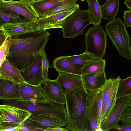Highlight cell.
<instances>
[{
  "mask_svg": "<svg viewBox=\"0 0 131 131\" xmlns=\"http://www.w3.org/2000/svg\"><path fill=\"white\" fill-rule=\"evenodd\" d=\"M50 35L46 30L39 29L9 37V53L6 59L20 70L26 68L44 49Z\"/></svg>",
  "mask_w": 131,
  "mask_h": 131,
  "instance_id": "1",
  "label": "cell"
},
{
  "mask_svg": "<svg viewBox=\"0 0 131 131\" xmlns=\"http://www.w3.org/2000/svg\"><path fill=\"white\" fill-rule=\"evenodd\" d=\"M78 0H66L47 12L42 17L50 16L60 12L71 6L76 4V2Z\"/></svg>",
  "mask_w": 131,
  "mask_h": 131,
  "instance_id": "29",
  "label": "cell"
},
{
  "mask_svg": "<svg viewBox=\"0 0 131 131\" xmlns=\"http://www.w3.org/2000/svg\"><path fill=\"white\" fill-rule=\"evenodd\" d=\"M88 5L87 10L91 21L94 26L100 25L102 19L101 6L97 0H85Z\"/></svg>",
  "mask_w": 131,
  "mask_h": 131,
  "instance_id": "25",
  "label": "cell"
},
{
  "mask_svg": "<svg viewBox=\"0 0 131 131\" xmlns=\"http://www.w3.org/2000/svg\"><path fill=\"white\" fill-rule=\"evenodd\" d=\"M79 8V5L76 4L57 13L38 18L37 20L39 25L40 29L46 30L51 28H60L65 18L76 9Z\"/></svg>",
  "mask_w": 131,
  "mask_h": 131,
  "instance_id": "11",
  "label": "cell"
},
{
  "mask_svg": "<svg viewBox=\"0 0 131 131\" xmlns=\"http://www.w3.org/2000/svg\"><path fill=\"white\" fill-rule=\"evenodd\" d=\"M22 2L28 5L33 2L38 1L42 0H20Z\"/></svg>",
  "mask_w": 131,
  "mask_h": 131,
  "instance_id": "42",
  "label": "cell"
},
{
  "mask_svg": "<svg viewBox=\"0 0 131 131\" xmlns=\"http://www.w3.org/2000/svg\"><path fill=\"white\" fill-rule=\"evenodd\" d=\"M86 51L103 58L107 46V35L102 26L90 27L85 34Z\"/></svg>",
  "mask_w": 131,
  "mask_h": 131,
  "instance_id": "6",
  "label": "cell"
},
{
  "mask_svg": "<svg viewBox=\"0 0 131 131\" xmlns=\"http://www.w3.org/2000/svg\"><path fill=\"white\" fill-rule=\"evenodd\" d=\"M49 67V61L45 51L43 56L42 68L43 76L45 79H48V73Z\"/></svg>",
  "mask_w": 131,
  "mask_h": 131,
  "instance_id": "35",
  "label": "cell"
},
{
  "mask_svg": "<svg viewBox=\"0 0 131 131\" xmlns=\"http://www.w3.org/2000/svg\"></svg>",
  "mask_w": 131,
  "mask_h": 131,
  "instance_id": "46",
  "label": "cell"
},
{
  "mask_svg": "<svg viewBox=\"0 0 131 131\" xmlns=\"http://www.w3.org/2000/svg\"><path fill=\"white\" fill-rule=\"evenodd\" d=\"M81 0V1H84V0Z\"/></svg>",
  "mask_w": 131,
  "mask_h": 131,
  "instance_id": "44",
  "label": "cell"
},
{
  "mask_svg": "<svg viewBox=\"0 0 131 131\" xmlns=\"http://www.w3.org/2000/svg\"><path fill=\"white\" fill-rule=\"evenodd\" d=\"M105 59L96 57L83 66L82 70V75L105 70Z\"/></svg>",
  "mask_w": 131,
  "mask_h": 131,
  "instance_id": "27",
  "label": "cell"
},
{
  "mask_svg": "<svg viewBox=\"0 0 131 131\" xmlns=\"http://www.w3.org/2000/svg\"><path fill=\"white\" fill-rule=\"evenodd\" d=\"M19 84L20 89L19 99L35 102H48L41 85L35 86L25 82Z\"/></svg>",
  "mask_w": 131,
  "mask_h": 131,
  "instance_id": "14",
  "label": "cell"
},
{
  "mask_svg": "<svg viewBox=\"0 0 131 131\" xmlns=\"http://www.w3.org/2000/svg\"><path fill=\"white\" fill-rule=\"evenodd\" d=\"M20 125L0 124V131H20Z\"/></svg>",
  "mask_w": 131,
  "mask_h": 131,
  "instance_id": "36",
  "label": "cell"
},
{
  "mask_svg": "<svg viewBox=\"0 0 131 131\" xmlns=\"http://www.w3.org/2000/svg\"><path fill=\"white\" fill-rule=\"evenodd\" d=\"M82 76L84 87L89 92L101 89L107 80L105 70L85 74Z\"/></svg>",
  "mask_w": 131,
  "mask_h": 131,
  "instance_id": "17",
  "label": "cell"
},
{
  "mask_svg": "<svg viewBox=\"0 0 131 131\" xmlns=\"http://www.w3.org/2000/svg\"><path fill=\"white\" fill-rule=\"evenodd\" d=\"M43 84L42 89L48 101L66 104L65 96L56 79H46Z\"/></svg>",
  "mask_w": 131,
  "mask_h": 131,
  "instance_id": "16",
  "label": "cell"
},
{
  "mask_svg": "<svg viewBox=\"0 0 131 131\" xmlns=\"http://www.w3.org/2000/svg\"><path fill=\"white\" fill-rule=\"evenodd\" d=\"M131 95V75L126 78H120L116 91V98L117 99Z\"/></svg>",
  "mask_w": 131,
  "mask_h": 131,
  "instance_id": "28",
  "label": "cell"
},
{
  "mask_svg": "<svg viewBox=\"0 0 131 131\" xmlns=\"http://www.w3.org/2000/svg\"><path fill=\"white\" fill-rule=\"evenodd\" d=\"M68 57L74 63L84 66L89 61L97 57L85 51L82 54L68 56Z\"/></svg>",
  "mask_w": 131,
  "mask_h": 131,
  "instance_id": "30",
  "label": "cell"
},
{
  "mask_svg": "<svg viewBox=\"0 0 131 131\" xmlns=\"http://www.w3.org/2000/svg\"><path fill=\"white\" fill-rule=\"evenodd\" d=\"M120 120L124 123L131 124V106H128L125 109Z\"/></svg>",
  "mask_w": 131,
  "mask_h": 131,
  "instance_id": "34",
  "label": "cell"
},
{
  "mask_svg": "<svg viewBox=\"0 0 131 131\" xmlns=\"http://www.w3.org/2000/svg\"><path fill=\"white\" fill-rule=\"evenodd\" d=\"M53 67L58 72H62L82 75V70L84 65L74 63L68 56H61L53 61Z\"/></svg>",
  "mask_w": 131,
  "mask_h": 131,
  "instance_id": "18",
  "label": "cell"
},
{
  "mask_svg": "<svg viewBox=\"0 0 131 131\" xmlns=\"http://www.w3.org/2000/svg\"><path fill=\"white\" fill-rule=\"evenodd\" d=\"M120 78L119 76L116 78H110L107 80L105 84L101 88L102 90L101 115L104 111L106 104L116 94Z\"/></svg>",
  "mask_w": 131,
  "mask_h": 131,
  "instance_id": "19",
  "label": "cell"
},
{
  "mask_svg": "<svg viewBox=\"0 0 131 131\" xmlns=\"http://www.w3.org/2000/svg\"><path fill=\"white\" fill-rule=\"evenodd\" d=\"M120 0H107L101 6L102 18L111 21L115 19L117 14Z\"/></svg>",
  "mask_w": 131,
  "mask_h": 131,
  "instance_id": "24",
  "label": "cell"
},
{
  "mask_svg": "<svg viewBox=\"0 0 131 131\" xmlns=\"http://www.w3.org/2000/svg\"><path fill=\"white\" fill-rule=\"evenodd\" d=\"M9 37H8L0 46V69L9 53ZM0 78L6 80L1 76L0 72Z\"/></svg>",
  "mask_w": 131,
  "mask_h": 131,
  "instance_id": "32",
  "label": "cell"
},
{
  "mask_svg": "<svg viewBox=\"0 0 131 131\" xmlns=\"http://www.w3.org/2000/svg\"><path fill=\"white\" fill-rule=\"evenodd\" d=\"M124 4L130 9H131V0H125Z\"/></svg>",
  "mask_w": 131,
  "mask_h": 131,
  "instance_id": "41",
  "label": "cell"
},
{
  "mask_svg": "<svg viewBox=\"0 0 131 131\" xmlns=\"http://www.w3.org/2000/svg\"><path fill=\"white\" fill-rule=\"evenodd\" d=\"M43 50L38 54L33 62L26 68L20 70L25 82L35 86L43 84L46 79L43 73L42 61Z\"/></svg>",
  "mask_w": 131,
  "mask_h": 131,
  "instance_id": "9",
  "label": "cell"
},
{
  "mask_svg": "<svg viewBox=\"0 0 131 131\" xmlns=\"http://www.w3.org/2000/svg\"><path fill=\"white\" fill-rule=\"evenodd\" d=\"M31 114L28 111L7 105H0V124L20 125Z\"/></svg>",
  "mask_w": 131,
  "mask_h": 131,
  "instance_id": "10",
  "label": "cell"
},
{
  "mask_svg": "<svg viewBox=\"0 0 131 131\" xmlns=\"http://www.w3.org/2000/svg\"><path fill=\"white\" fill-rule=\"evenodd\" d=\"M14 0H9V1H14Z\"/></svg>",
  "mask_w": 131,
  "mask_h": 131,
  "instance_id": "43",
  "label": "cell"
},
{
  "mask_svg": "<svg viewBox=\"0 0 131 131\" xmlns=\"http://www.w3.org/2000/svg\"><path fill=\"white\" fill-rule=\"evenodd\" d=\"M8 37H9L3 29L0 28V46Z\"/></svg>",
  "mask_w": 131,
  "mask_h": 131,
  "instance_id": "40",
  "label": "cell"
},
{
  "mask_svg": "<svg viewBox=\"0 0 131 131\" xmlns=\"http://www.w3.org/2000/svg\"><path fill=\"white\" fill-rule=\"evenodd\" d=\"M3 104L26 110L31 114L53 116L67 123V112L64 105L50 101L47 102H35L17 99H3Z\"/></svg>",
  "mask_w": 131,
  "mask_h": 131,
  "instance_id": "3",
  "label": "cell"
},
{
  "mask_svg": "<svg viewBox=\"0 0 131 131\" xmlns=\"http://www.w3.org/2000/svg\"><path fill=\"white\" fill-rule=\"evenodd\" d=\"M1 0H0V1Z\"/></svg>",
  "mask_w": 131,
  "mask_h": 131,
  "instance_id": "47",
  "label": "cell"
},
{
  "mask_svg": "<svg viewBox=\"0 0 131 131\" xmlns=\"http://www.w3.org/2000/svg\"><path fill=\"white\" fill-rule=\"evenodd\" d=\"M102 97L101 88L95 91L88 92L86 98V115L90 122L91 131L101 130Z\"/></svg>",
  "mask_w": 131,
  "mask_h": 131,
  "instance_id": "7",
  "label": "cell"
},
{
  "mask_svg": "<svg viewBox=\"0 0 131 131\" xmlns=\"http://www.w3.org/2000/svg\"><path fill=\"white\" fill-rule=\"evenodd\" d=\"M105 32L119 55L128 60L131 59V39L121 19L109 21L106 25Z\"/></svg>",
  "mask_w": 131,
  "mask_h": 131,
  "instance_id": "4",
  "label": "cell"
},
{
  "mask_svg": "<svg viewBox=\"0 0 131 131\" xmlns=\"http://www.w3.org/2000/svg\"><path fill=\"white\" fill-rule=\"evenodd\" d=\"M66 0H42L30 3L38 18L42 17L47 12Z\"/></svg>",
  "mask_w": 131,
  "mask_h": 131,
  "instance_id": "23",
  "label": "cell"
},
{
  "mask_svg": "<svg viewBox=\"0 0 131 131\" xmlns=\"http://www.w3.org/2000/svg\"><path fill=\"white\" fill-rule=\"evenodd\" d=\"M88 91L84 87L77 88L65 96L67 128L72 131H91L86 115Z\"/></svg>",
  "mask_w": 131,
  "mask_h": 131,
  "instance_id": "2",
  "label": "cell"
},
{
  "mask_svg": "<svg viewBox=\"0 0 131 131\" xmlns=\"http://www.w3.org/2000/svg\"><path fill=\"white\" fill-rule=\"evenodd\" d=\"M4 0L9 1V0Z\"/></svg>",
  "mask_w": 131,
  "mask_h": 131,
  "instance_id": "45",
  "label": "cell"
},
{
  "mask_svg": "<svg viewBox=\"0 0 131 131\" xmlns=\"http://www.w3.org/2000/svg\"><path fill=\"white\" fill-rule=\"evenodd\" d=\"M28 119L45 127H58L67 125V123L57 118L45 115L31 114Z\"/></svg>",
  "mask_w": 131,
  "mask_h": 131,
  "instance_id": "22",
  "label": "cell"
},
{
  "mask_svg": "<svg viewBox=\"0 0 131 131\" xmlns=\"http://www.w3.org/2000/svg\"><path fill=\"white\" fill-rule=\"evenodd\" d=\"M19 98V84L8 80L0 78V99Z\"/></svg>",
  "mask_w": 131,
  "mask_h": 131,
  "instance_id": "21",
  "label": "cell"
},
{
  "mask_svg": "<svg viewBox=\"0 0 131 131\" xmlns=\"http://www.w3.org/2000/svg\"><path fill=\"white\" fill-rule=\"evenodd\" d=\"M116 94L106 104L104 111L101 115V123L107 116L114 106L116 100Z\"/></svg>",
  "mask_w": 131,
  "mask_h": 131,
  "instance_id": "33",
  "label": "cell"
},
{
  "mask_svg": "<svg viewBox=\"0 0 131 131\" xmlns=\"http://www.w3.org/2000/svg\"><path fill=\"white\" fill-rule=\"evenodd\" d=\"M1 28L9 37H16L30 31L40 29L37 20L6 23L3 24Z\"/></svg>",
  "mask_w": 131,
  "mask_h": 131,
  "instance_id": "15",
  "label": "cell"
},
{
  "mask_svg": "<svg viewBox=\"0 0 131 131\" xmlns=\"http://www.w3.org/2000/svg\"><path fill=\"white\" fill-rule=\"evenodd\" d=\"M114 129L117 130L131 131V124L124 123L122 125H118Z\"/></svg>",
  "mask_w": 131,
  "mask_h": 131,
  "instance_id": "38",
  "label": "cell"
},
{
  "mask_svg": "<svg viewBox=\"0 0 131 131\" xmlns=\"http://www.w3.org/2000/svg\"><path fill=\"white\" fill-rule=\"evenodd\" d=\"M46 127L27 119L21 124L19 128L20 130L44 131Z\"/></svg>",
  "mask_w": 131,
  "mask_h": 131,
  "instance_id": "31",
  "label": "cell"
},
{
  "mask_svg": "<svg viewBox=\"0 0 131 131\" xmlns=\"http://www.w3.org/2000/svg\"><path fill=\"white\" fill-rule=\"evenodd\" d=\"M0 72L1 76L5 80L17 84L25 82L20 70L10 63L7 59L0 68Z\"/></svg>",
  "mask_w": 131,
  "mask_h": 131,
  "instance_id": "20",
  "label": "cell"
},
{
  "mask_svg": "<svg viewBox=\"0 0 131 131\" xmlns=\"http://www.w3.org/2000/svg\"><path fill=\"white\" fill-rule=\"evenodd\" d=\"M30 21L24 16L3 9L0 5V28L5 24Z\"/></svg>",
  "mask_w": 131,
  "mask_h": 131,
  "instance_id": "26",
  "label": "cell"
},
{
  "mask_svg": "<svg viewBox=\"0 0 131 131\" xmlns=\"http://www.w3.org/2000/svg\"><path fill=\"white\" fill-rule=\"evenodd\" d=\"M69 130L66 128H62L61 127H46L44 131H68Z\"/></svg>",
  "mask_w": 131,
  "mask_h": 131,
  "instance_id": "39",
  "label": "cell"
},
{
  "mask_svg": "<svg viewBox=\"0 0 131 131\" xmlns=\"http://www.w3.org/2000/svg\"><path fill=\"white\" fill-rule=\"evenodd\" d=\"M56 79L65 96L77 88L84 87L82 75L58 72Z\"/></svg>",
  "mask_w": 131,
  "mask_h": 131,
  "instance_id": "13",
  "label": "cell"
},
{
  "mask_svg": "<svg viewBox=\"0 0 131 131\" xmlns=\"http://www.w3.org/2000/svg\"><path fill=\"white\" fill-rule=\"evenodd\" d=\"M91 24L88 10L77 9L64 20L60 28L62 36L65 38H73L78 35H84L83 30Z\"/></svg>",
  "mask_w": 131,
  "mask_h": 131,
  "instance_id": "5",
  "label": "cell"
},
{
  "mask_svg": "<svg viewBox=\"0 0 131 131\" xmlns=\"http://www.w3.org/2000/svg\"><path fill=\"white\" fill-rule=\"evenodd\" d=\"M130 106H131V95L116 99L109 114L101 123V130L108 131L114 129L119 125L118 122L123 111Z\"/></svg>",
  "mask_w": 131,
  "mask_h": 131,
  "instance_id": "8",
  "label": "cell"
},
{
  "mask_svg": "<svg viewBox=\"0 0 131 131\" xmlns=\"http://www.w3.org/2000/svg\"><path fill=\"white\" fill-rule=\"evenodd\" d=\"M123 23L126 28L131 27V9L124 11L123 13Z\"/></svg>",
  "mask_w": 131,
  "mask_h": 131,
  "instance_id": "37",
  "label": "cell"
},
{
  "mask_svg": "<svg viewBox=\"0 0 131 131\" xmlns=\"http://www.w3.org/2000/svg\"><path fill=\"white\" fill-rule=\"evenodd\" d=\"M0 5L5 10L22 15L30 21L36 20L38 18L30 6L20 0L11 1L1 0Z\"/></svg>",
  "mask_w": 131,
  "mask_h": 131,
  "instance_id": "12",
  "label": "cell"
}]
</instances>
